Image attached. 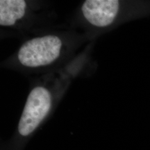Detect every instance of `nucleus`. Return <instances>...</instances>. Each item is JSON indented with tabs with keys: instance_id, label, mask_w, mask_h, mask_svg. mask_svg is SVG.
I'll return each mask as SVG.
<instances>
[{
	"instance_id": "obj_1",
	"label": "nucleus",
	"mask_w": 150,
	"mask_h": 150,
	"mask_svg": "<svg viewBox=\"0 0 150 150\" xmlns=\"http://www.w3.org/2000/svg\"><path fill=\"white\" fill-rule=\"evenodd\" d=\"M63 43L59 37L49 35L34 38L21 46L18 61L23 66L31 68L46 66L58 59Z\"/></svg>"
},
{
	"instance_id": "obj_2",
	"label": "nucleus",
	"mask_w": 150,
	"mask_h": 150,
	"mask_svg": "<svg viewBox=\"0 0 150 150\" xmlns=\"http://www.w3.org/2000/svg\"><path fill=\"white\" fill-rule=\"evenodd\" d=\"M52 95L46 88L35 87L30 92L18 125L20 135L27 136L31 134L51 109Z\"/></svg>"
},
{
	"instance_id": "obj_3",
	"label": "nucleus",
	"mask_w": 150,
	"mask_h": 150,
	"mask_svg": "<svg viewBox=\"0 0 150 150\" xmlns=\"http://www.w3.org/2000/svg\"><path fill=\"white\" fill-rule=\"evenodd\" d=\"M120 2L112 0H88L81 7L83 16L92 25L108 27L119 15Z\"/></svg>"
},
{
	"instance_id": "obj_4",
	"label": "nucleus",
	"mask_w": 150,
	"mask_h": 150,
	"mask_svg": "<svg viewBox=\"0 0 150 150\" xmlns=\"http://www.w3.org/2000/svg\"><path fill=\"white\" fill-rule=\"evenodd\" d=\"M27 11V3L22 0L0 1V25L10 27L23 18Z\"/></svg>"
}]
</instances>
